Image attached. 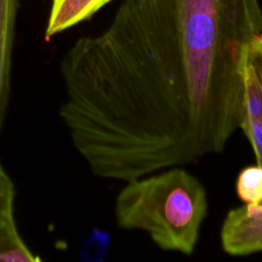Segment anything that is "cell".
Returning a JSON list of instances; mask_svg holds the SVG:
<instances>
[{"label":"cell","instance_id":"cell-2","mask_svg":"<svg viewBox=\"0 0 262 262\" xmlns=\"http://www.w3.org/2000/svg\"><path fill=\"white\" fill-rule=\"evenodd\" d=\"M198 177L174 166L127 181L115 202L118 226L141 230L163 251L193 254L208 213Z\"/></svg>","mask_w":262,"mask_h":262},{"label":"cell","instance_id":"cell-3","mask_svg":"<svg viewBox=\"0 0 262 262\" xmlns=\"http://www.w3.org/2000/svg\"><path fill=\"white\" fill-rule=\"evenodd\" d=\"M220 244L230 256L262 252V204H245L228 211L220 228Z\"/></svg>","mask_w":262,"mask_h":262},{"label":"cell","instance_id":"cell-11","mask_svg":"<svg viewBox=\"0 0 262 262\" xmlns=\"http://www.w3.org/2000/svg\"><path fill=\"white\" fill-rule=\"evenodd\" d=\"M255 158H256V164L262 166V130H261V142H260V146L259 149L254 154Z\"/></svg>","mask_w":262,"mask_h":262},{"label":"cell","instance_id":"cell-8","mask_svg":"<svg viewBox=\"0 0 262 262\" xmlns=\"http://www.w3.org/2000/svg\"><path fill=\"white\" fill-rule=\"evenodd\" d=\"M237 196L245 204H262V166L255 164L245 167L235 182Z\"/></svg>","mask_w":262,"mask_h":262},{"label":"cell","instance_id":"cell-4","mask_svg":"<svg viewBox=\"0 0 262 262\" xmlns=\"http://www.w3.org/2000/svg\"><path fill=\"white\" fill-rule=\"evenodd\" d=\"M17 3L18 0H0V133L9 97Z\"/></svg>","mask_w":262,"mask_h":262},{"label":"cell","instance_id":"cell-7","mask_svg":"<svg viewBox=\"0 0 262 262\" xmlns=\"http://www.w3.org/2000/svg\"><path fill=\"white\" fill-rule=\"evenodd\" d=\"M40 258L20 236L14 215L0 222V262H37Z\"/></svg>","mask_w":262,"mask_h":262},{"label":"cell","instance_id":"cell-5","mask_svg":"<svg viewBox=\"0 0 262 262\" xmlns=\"http://www.w3.org/2000/svg\"><path fill=\"white\" fill-rule=\"evenodd\" d=\"M112 0H52L45 30L46 39L91 17Z\"/></svg>","mask_w":262,"mask_h":262},{"label":"cell","instance_id":"cell-6","mask_svg":"<svg viewBox=\"0 0 262 262\" xmlns=\"http://www.w3.org/2000/svg\"><path fill=\"white\" fill-rule=\"evenodd\" d=\"M239 128L248 138L255 154L261 142L262 91L247 62V57L244 66V106Z\"/></svg>","mask_w":262,"mask_h":262},{"label":"cell","instance_id":"cell-9","mask_svg":"<svg viewBox=\"0 0 262 262\" xmlns=\"http://www.w3.org/2000/svg\"><path fill=\"white\" fill-rule=\"evenodd\" d=\"M14 199L13 181L0 165V222L14 215Z\"/></svg>","mask_w":262,"mask_h":262},{"label":"cell","instance_id":"cell-1","mask_svg":"<svg viewBox=\"0 0 262 262\" xmlns=\"http://www.w3.org/2000/svg\"><path fill=\"white\" fill-rule=\"evenodd\" d=\"M261 31L259 0H123L60 62L59 117L91 172L127 182L223 151Z\"/></svg>","mask_w":262,"mask_h":262},{"label":"cell","instance_id":"cell-10","mask_svg":"<svg viewBox=\"0 0 262 262\" xmlns=\"http://www.w3.org/2000/svg\"><path fill=\"white\" fill-rule=\"evenodd\" d=\"M247 62L262 91V31L259 32L248 45Z\"/></svg>","mask_w":262,"mask_h":262}]
</instances>
